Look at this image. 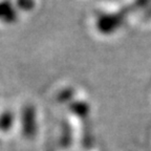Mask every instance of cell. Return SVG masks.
<instances>
[{
  "label": "cell",
  "instance_id": "obj_1",
  "mask_svg": "<svg viewBox=\"0 0 151 151\" xmlns=\"http://www.w3.org/2000/svg\"><path fill=\"white\" fill-rule=\"evenodd\" d=\"M132 12L133 11L129 4L127 6L123 7L119 12L102 15L97 20V28L99 29L100 33L104 34V35L112 34L113 32H116L118 28L122 26L127 16Z\"/></svg>",
  "mask_w": 151,
  "mask_h": 151
},
{
  "label": "cell",
  "instance_id": "obj_2",
  "mask_svg": "<svg viewBox=\"0 0 151 151\" xmlns=\"http://www.w3.org/2000/svg\"><path fill=\"white\" fill-rule=\"evenodd\" d=\"M150 1H151V0H134V1H133V3H131V4H130V6H131L132 11L134 12L135 9H143L144 6H146V5L148 4Z\"/></svg>",
  "mask_w": 151,
  "mask_h": 151
}]
</instances>
